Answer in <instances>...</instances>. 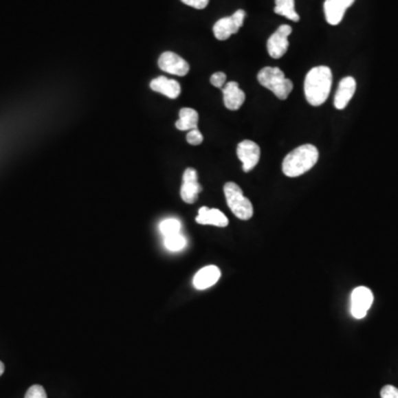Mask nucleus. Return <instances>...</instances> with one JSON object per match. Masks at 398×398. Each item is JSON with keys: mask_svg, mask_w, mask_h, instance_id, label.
Masks as SVG:
<instances>
[{"mask_svg": "<svg viewBox=\"0 0 398 398\" xmlns=\"http://www.w3.org/2000/svg\"><path fill=\"white\" fill-rule=\"evenodd\" d=\"M382 398H398V388L393 385H386L381 390Z\"/></svg>", "mask_w": 398, "mask_h": 398, "instance_id": "obj_24", "label": "nucleus"}, {"mask_svg": "<svg viewBox=\"0 0 398 398\" xmlns=\"http://www.w3.org/2000/svg\"><path fill=\"white\" fill-rule=\"evenodd\" d=\"M203 135H201V133L199 132L198 129L190 130L188 134H187V142H188L190 145H199L203 143Z\"/></svg>", "mask_w": 398, "mask_h": 398, "instance_id": "obj_22", "label": "nucleus"}, {"mask_svg": "<svg viewBox=\"0 0 398 398\" xmlns=\"http://www.w3.org/2000/svg\"><path fill=\"white\" fill-rule=\"evenodd\" d=\"M373 292L371 289L366 287H357L351 294V313L355 319H363L373 305Z\"/></svg>", "mask_w": 398, "mask_h": 398, "instance_id": "obj_6", "label": "nucleus"}, {"mask_svg": "<svg viewBox=\"0 0 398 398\" xmlns=\"http://www.w3.org/2000/svg\"><path fill=\"white\" fill-rule=\"evenodd\" d=\"M355 0H325V19L330 25H338L344 17L345 12Z\"/></svg>", "mask_w": 398, "mask_h": 398, "instance_id": "obj_11", "label": "nucleus"}, {"mask_svg": "<svg viewBox=\"0 0 398 398\" xmlns=\"http://www.w3.org/2000/svg\"><path fill=\"white\" fill-rule=\"evenodd\" d=\"M319 161V150L314 145L305 144L285 156L283 172L288 177H299L314 166Z\"/></svg>", "mask_w": 398, "mask_h": 398, "instance_id": "obj_2", "label": "nucleus"}, {"mask_svg": "<svg viewBox=\"0 0 398 398\" xmlns=\"http://www.w3.org/2000/svg\"><path fill=\"white\" fill-rule=\"evenodd\" d=\"M164 245L170 252H177L183 250L187 245L186 238L181 232L164 238Z\"/></svg>", "mask_w": 398, "mask_h": 398, "instance_id": "obj_20", "label": "nucleus"}, {"mask_svg": "<svg viewBox=\"0 0 398 398\" xmlns=\"http://www.w3.org/2000/svg\"><path fill=\"white\" fill-rule=\"evenodd\" d=\"M197 111L190 108H183L179 111V120L175 123L176 129L179 131L195 130L198 126Z\"/></svg>", "mask_w": 398, "mask_h": 398, "instance_id": "obj_17", "label": "nucleus"}, {"mask_svg": "<svg viewBox=\"0 0 398 398\" xmlns=\"http://www.w3.org/2000/svg\"><path fill=\"white\" fill-rule=\"evenodd\" d=\"M221 269L216 265H207L195 274L192 283L197 290H206L221 279Z\"/></svg>", "mask_w": 398, "mask_h": 398, "instance_id": "obj_14", "label": "nucleus"}, {"mask_svg": "<svg viewBox=\"0 0 398 398\" xmlns=\"http://www.w3.org/2000/svg\"><path fill=\"white\" fill-rule=\"evenodd\" d=\"M223 103L229 110H239L246 100V94L234 81H230L226 83V85H223Z\"/></svg>", "mask_w": 398, "mask_h": 398, "instance_id": "obj_13", "label": "nucleus"}, {"mask_svg": "<svg viewBox=\"0 0 398 398\" xmlns=\"http://www.w3.org/2000/svg\"><path fill=\"white\" fill-rule=\"evenodd\" d=\"M227 76L223 72H216L212 74L210 78V83H212L216 88H223V85L226 83Z\"/></svg>", "mask_w": 398, "mask_h": 398, "instance_id": "obj_23", "label": "nucleus"}, {"mask_svg": "<svg viewBox=\"0 0 398 398\" xmlns=\"http://www.w3.org/2000/svg\"><path fill=\"white\" fill-rule=\"evenodd\" d=\"M181 3L187 6L192 7L195 9H203L208 6L209 0H181Z\"/></svg>", "mask_w": 398, "mask_h": 398, "instance_id": "obj_25", "label": "nucleus"}, {"mask_svg": "<svg viewBox=\"0 0 398 398\" xmlns=\"http://www.w3.org/2000/svg\"><path fill=\"white\" fill-rule=\"evenodd\" d=\"M238 158L243 163V170L245 173L250 172L257 166L260 159V147L257 143L250 140L241 142L237 146Z\"/></svg>", "mask_w": 398, "mask_h": 398, "instance_id": "obj_9", "label": "nucleus"}, {"mask_svg": "<svg viewBox=\"0 0 398 398\" xmlns=\"http://www.w3.org/2000/svg\"><path fill=\"white\" fill-rule=\"evenodd\" d=\"M158 67L161 70L174 76H184L190 72V65L187 63L186 60H184L172 51H166L162 54L158 59Z\"/></svg>", "mask_w": 398, "mask_h": 398, "instance_id": "obj_8", "label": "nucleus"}, {"mask_svg": "<svg viewBox=\"0 0 398 398\" xmlns=\"http://www.w3.org/2000/svg\"><path fill=\"white\" fill-rule=\"evenodd\" d=\"M258 81L265 89L274 92L278 99L287 100L294 90V83L285 78L283 70L272 67H265L258 74Z\"/></svg>", "mask_w": 398, "mask_h": 398, "instance_id": "obj_3", "label": "nucleus"}, {"mask_svg": "<svg viewBox=\"0 0 398 398\" xmlns=\"http://www.w3.org/2000/svg\"><path fill=\"white\" fill-rule=\"evenodd\" d=\"M223 192L226 197L228 207L236 217L241 221H249L254 215V207L252 201L245 197L241 187L237 184L227 183L223 186Z\"/></svg>", "mask_w": 398, "mask_h": 398, "instance_id": "obj_4", "label": "nucleus"}, {"mask_svg": "<svg viewBox=\"0 0 398 398\" xmlns=\"http://www.w3.org/2000/svg\"><path fill=\"white\" fill-rule=\"evenodd\" d=\"M333 76L329 67L319 65L311 69L305 80V93L307 101L313 107H320L328 100L332 88Z\"/></svg>", "mask_w": 398, "mask_h": 398, "instance_id": "obj_1", "label": "nucleus"}, {"mask_svg": "<svg viewBox=\"0 0 398 398\" xmlns=\"http://www.w3.org/2000/svg\"><path fill=\"white\" fill-rule=\"evenodd\" d=\"M203 190L201 184L198 183L197 172L194 168H187L184 172L183 185L181 188V197L185 203H194L197 201L199 192Z\"/></svg>", "mask_w": 398, "mask_h": 398, "instance_id": "obj_10", "label": "nucleus"}, {"mask_svg": "<svg viewBox=\"0 0 398 398\" xmlns=\"http://www.w3.org/2000/svg\"><path fill=\"white\" fill-rule=\"evenodd\" d=\"M356 91V81L352 76L343 78L340 82L339 88L336 91L334 98V107L338 110H343L346 108L349 102L353 98Z\"/></svg>", "mask_w": 398, "mask_h": 398, "instance_id": "obj_12", "label": "nucleus"}, {"mask_svg": "<svg viewBox=\"0 0 398 398\" xmlns=\"http://www.w3.org/2000/svg\"><path fill=\"white\" fill-rule=\"evenodd\" d=\"M245 17H246V12L243 9H239L230 17L221 18L218 20L212 28L216 39L223 41L230 38L232 34H237L239 29L243 27Z\"/></svg>", "mask_w": 398, "mask_h": 398, "instance_id": "obj_5", "label": "nucleus"}, {"mask_svg": "<svg viewBox=\"0 0 398 398\" xmlns=\"http://www.w3.org/2000/svg\"><path fill=\"white\" fill-rule=\"evenodd\" d=\"M181 230V221L176 218H167L159 223V232L163 237H170L173 234H179Z\"/></svg>", "mask_w": 398, "mask_h": 398, "instance_id": "obj_19", "label": "nucleus"}, {"mask_svg": "<svg viewBox=\"0 0 398 398\" xmlns=\"http://www.w3.org/2000/svg\"><path fill=\"white\" fill-rule=\"evenodd\" d=\"M196 221L201 225H212L216 227L228 226V218L219 209L201 207L198 210Z\"/></svg>", "mask_w": 398, "mask_h": 398, "instance_id": "obj_15", "label": "nucleus"}, {"mask_svg": "<svg viewBox=\"0 0 398 398\" xmlns=\"http://www.w3.org/2000/svg\"><path fill=\"white\" fill-rule=\"evenodd\" d=\"M151 89L170 99H176L181 94V85L176 80L167 79L166 76H158L153 80Z\"/></svg>", "mask_w": 398, "mask_h": 398, "instance_id": "obj_16", "label": "nucleus"}, {"mask_svg": "<svg viewBox=\"0 0 398 398\" xmlns=\"http://www.w3.org/2000/svg\"><path fill=\"white\" fill-rule=\"evenodd\" d=\"M274 12L296 23L300 20V16L294 7V0H276Z\"/></svg>", "mask_w": 398, "mask_h": 398, "instance_id": "obj_18", "label": "nucleus"}, {"mask_svg": "<svg viewBox=\"0 0 398 398\" xmlns=\"http://www.w3.org/2000/svg\"><path fill=\"white\" fill-rule=\"evenodd\" d=\"M25 398H48L45 388L41 385H32L27 393Z\"/></svg>", "mask_w": 398, "mask_h": 398, "instance_id": "obj_21", "label": "nucleus"}, {"mask_svg": "<svg viewBox=\"0 0 398 398\" xmlns=\"http://www.w3.org/2000/svg\"><path fill=\"white\" fill-rule=\"evenodd\" d=\"M292 34V28L289 25H280L277 32L272 34L267 41L269 56L274 59L283 57L289 48V36Z\"/></svg>", "mask_w": 398, "mask_h": 398, "instance_id": "obj_7", "label": "nucleus"}, {"mask_svg": "<svg viewBox=\"0 0 398 398\" xmlns=\"http://www.w3.org/2000/svg\"><path fill=\"white\" fill-rule=\"evenodd\" d=\"M3 372H5V365L3 362L0 361V376L3 375Z\"/></svg>", "mask_w": 398, "mask_h": 398, "instance_id": "obj_26", "label": "nucleus"}]
</instances>
